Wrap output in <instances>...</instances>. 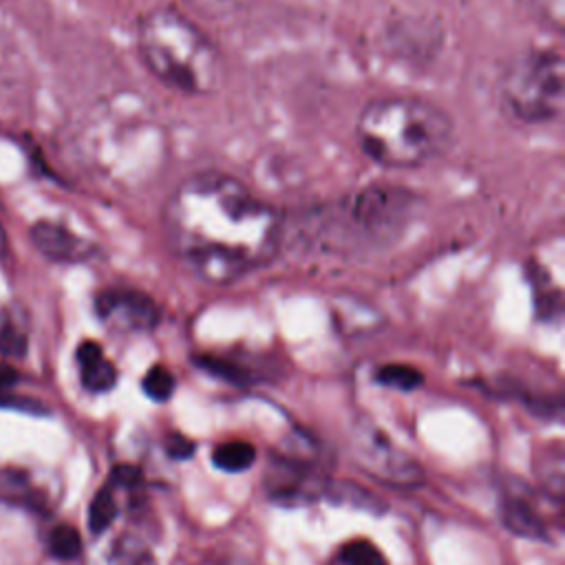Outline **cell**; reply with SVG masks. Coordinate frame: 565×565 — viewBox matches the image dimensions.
Listing matches in <instances>:
<instances>
[{"mask_svg": "<svg viewBox=\"0 0 565 565\" xmlns=\"http://www.w3.org/2000/svg\"><path fill=\"white\" fill-rule=\"evenodd\" d=\"M161 218L174 256L212 285L263 267L282 243L280 212L225 172L185 177L166 199Z\"/></svg>", "mask_w": 565, "mask_h": 565, "instance_id": "obj_1", "label": "cell"}, {"mask_svg": "<svg viewBox=\"0 0 565 565\" xmlns=\"http://www.w3.org/2000/svg\"><path fill=\"white\" fill-rule=\"evenodd\" d=\"M455 135L450 115L413 95H386L369 102L355 124L362 152L386 168H419L446 152Z\"/></svg>", "mask_w": 565, "mask_h": 565, "instance_id": "obj_2", "label": "cell"}, {"mask_svg": "<svg viewBox=\"0 0 565 565\" xmlns=\"http://www.w3.org/2000/svg\"><path fill=\"white\" fill-rule=\"evenodd\" d=\"M137 44L146 68L179 93L212 95L225 79L216 44L177 9H150L139 20Z\"/></svg>", "mask_w": 565, "mask_h": 565, "instance_id": "obj_3", "label": "cell"}, {"mask_svg": "<svg viewBox=\"0 0 565 565\" xmlns=\"http://www.w3.org/2000/svg\"><path fill=\"white\" fill-rule=\"evenodd\" d=\"M417 196L397 185H366L311 216V241L338 254H369L397 243L417 212Z\"/></svg>", "mask_w": 565, "mask_h": 565, "instance_id": "obj_4", "label": "cell"}, {"mask_svg": "<svg viewBox=\"0 0 565 565\" xmlns=\"http://www.w3.org/2000/svg\"><path fill=\"white\" fill-rule=\"evenodd\" d=\"M503 113L525 126L561 119L565 108V62L554 49H530L516 55L499 79Z\"/></svg>", "mask_w": 565, "mask_h": 565, "instance_id": "obj_5", "label": "cell"}, {"mask_svg": "<svg viewBox=\"0 0 565 565\" xmlns=\"http://www.w3.org/2000/svg\"><path fill=\"white\" fill-rule=\"evenodd\" d=\"M351 452L364 472L384 483L413 488L424 481L422 466L364 417H358L351 426Z\"/></svg>", "mask_w": 565, "mask_h": 565, "instance_id": "obj_6", "label": "cell"}, {"mask_svg": "<svg viewBox=\"0 0 565 565\" xmlns=\"http://www.w3.org/2000/svg\"><path fill=\"white\" fill-rule=\"evenodd\" d=\"M97 316L119 331H150L159 324L157 302L130 287H108L95 298Z\"/></svg>", "mask_w": 565, "mask_h": 565, "instance_id": "obj_7", "label": "cell"}, {"mask_svg": "<svg viewBox=\"0 0 565 565\" xmlns=\"http://www.w3.org/2000/svg\"><path fill=\"white\" fill-rule=\"evenodd\" d=\"M29 238L42 258L60 265L86 263L97 254V247L88 238L53 221L33 223L29 230Z\"/></svg>", "mask_w": 565, "mask_h": 565, "instance_id": "obj_8", "label": "cell"}, {"mask_svg": "<svg viewBox=\"0 0 565 565\" xmlns=\"http://www.w3.org/2000/svg\"><path fill=\"white\" fill-rule=\"evenodd\" d=\"M267 494L280 505H305L320 497L316 479L298 461H278V470L267 479Z\"/></svg>", "mask_w": 565, "mask_h": 565, "instance_id": "obj_9", "label": "cell"}, {"mask_svg": "<svg viewBox=\"0 0 565 565\" xmlns=\"http://www.w3.org/2000/svg\"><path fill=\"white\" fill-rule=\"evenodd\" d=\"M77 364H79V377H82V384L86 391L104 393L115 386L117 369L104 355V351L97 342L86 340L77 347Z\"/></svg>", "mask_w": 565, "mask_h": 565, "instance_id": "obj_10", "label": "cell"}, {"mask_svg": "<svg viewBox=\"0 0 565 565\" xmlns=\"http://www.w3.org/2000/svg\"><path fill=\"white\" fill-rule=\"evenodd\" d=\"M503 523L505 527L523 539H547L545 525L541 521V516L536 514V510L519 494H508L505 503H503Z\"/></svg>", "mask_w": 565, "mask_h": 565, "instance_id": "obj_11", "label": "cell"}, {"mask_svg": "<svg viewBox=\"0 0 565 565\" xmlns=\"http://www.w3.org/2000/svg\"><path fill=\"white\" fill-rule=\"evenodd\" d=\"M256 459V450L249 441H225L212 452V463L223 472H243Z\"/></svg>", "mask_w": 565, "mask_h": 565, "instance_id": "obj_12", "label": "cell"}, {"mask_svg": "<svg viewBox=\"0 0 565 565\" xmlns=\"http://www.w3.org/2000/svg\"><path fill=\"white\" fill-rule=\"evenodd\" d=\"M375 380L382 386H388L395 391H413L424 382V375L408 364H384L377 369Z\"/></svg>", "mask_w": 565, "mask_h": 565, "instance_id": "obj_13", "label": "cell"}, {"mask_svg": "<svg viewBox=\"0 0 565 565\" xmlns=\"http://www.w3.org/2000/svg\"><path fill=\"white\" fill-rule=\"evenodd\" d=\"M49 552L62 561H71V558L79 556V552H82L79 532L68 523L55 525L49 534Z\"/></svg>", "mask_w": 565, "mask_h": 565, "instance_id": "obj_14", "label": "cell"}, {"mask_svg": "<svg viewBox=\"0 0 565 565\" xmlns=\"http://www.w3.org/2000/svg\"><path fill=\"white\" fill-rule=\"evenodd\" d=\"M117 516V503L108 488H102L88 505V527L93 534H102Z\"/></svg>", "mask_w": 565, "mask_h": 565, "instance_id": "obj_15", "label": "cell"}, {"mask_svg": "<svg viewBox=\"0 0 565 565\" xmlns=\"http://www.w3.org/2000/svg\"><path fill=\"white\" fill-rule=\"evenodd\" d=\"M143 393L154 402H166L174 393V377L166 366H152L141 380Z\"/></svg>", "mask_w": 565, "mask_h": 565, "instance_id": "obj_16", "label": "cell"}, {"mask_svg": "<svg viewBox=\"0 0 565 565\" xmlns=\"http://www.w3.org/2000/svg\"><path fill=\"white\" fill-rule=\"evenodd\" d=\"M340 561L344 565H388L384 554L369 541H351L342 547L340 552Z\"/></svg>", "mask_w": 565, "mask_h": 565, "instance_id": "obj_17", "label": "cell"}, {"mask_svg": "<svg viewBox=\"0 0 565 565\" xmlns=\"http://www.w3.org/2000/svg\"><path fill=\"white\" fill-rule=\"evenodd\" d=\"M525 9L543 24L561 31L565 24V0H523Z\"/></svg>", "mask_w": 565, "mask_h": 565, "instance_id": "obj_18", "label": "cell"}, {"mask_svg": "<svg viewBox=\"0 0 565 565\" xmlns=\"http://www.w3.org/2000/svg\"><path fill=\"white\" fill-rule=\"evenodd\" d=\"M190 9H194L203 18H227L245 9L252 0H185Z\"/></svg>", "mask_w": 565, "mask_h": 565, "instance_id": "obj_19", "label": "cell"}, {"mask_svg": "<svg viewBox=\"0 0 565 565\" xmlns=\"http://www.w3.org/2000/svg\"><path fill=\"white\" fill-rule=\"evenodd\" d=\"M196 364H199L201 369H205L207 373H212V375H216V377H223V380H227V382H232V384H245V382H249V375H247L243 369H238V366H234V364H230V362H225V360H218V358H199Z\"/></svg>", "mask_w": 565, "mask_h": 565, "instance_id": "obj_20", "label": "cell"}, {"mask_svg": "<svg viewBox=\"0 0 565 565\" xmlns=\"http://www.w3.org/2000/svg\"><path fill=\"white\" fill-rule=\"evenodd\" d=\"M26 351V338L22 331H18L13 324L0 327V353L7 358H20Z\"/></svg>", "mask_w": 565, "mask_h": 565, "instance_id": "obj_21", "label": "cell"}, {"mask_svg": "<svg viewBox=\"0 0 565 565\" xmlns=\"http://www.w3.org/2000/svg\"><path fill=\"white\" fill-rule=\"evenodd\" d=\"M194 450H196L194 441H190L188 437H181V435H170L168 441H166V452H168L172 459H179V461L192 457Z\"/></svg>", "mask_w": 565, "mask_h": 565, "instance_id": "obj_22", "label": "cell"}, {"mask_svg": "<svg viewBox=\"0 0 565 565\" xmlns=\"http://www.w3.org/2000/svg\"><path fill=\"white\" fill-rule=\"evenodd\" d=\"M110 479L113 483L117 486H124V488H135L141 483V470L137 466H130V463H124V466H117L113 468L110 472Z\"/></svg>", "mask_w": 565, "mask_h": 565, "instance_id": "obj_23", "label": "cell"}, {"mask_svg": "<svg viewBox=\"0 0 565 565\" xmlns=\"http://www.w3.org/2000/svg\"><path fill=\"white\" fill-rule=\"evenodd\" d=\"M15 382H18V371L7 362H0V393L11 388Z\"/></svg>", "mask_w": 565, "mask_h": 565, "instance_id": "obj_24", "label": "cell"}, {"mask_svg": "<svg viewBox=\"0 0 565 565\" xmlns=\"http://www.w3.org/2000/svg\"><path fill=\"white\" fill-rule=\"evenodd\" d=\"M7 252H9V241H7V232H4V227L0 225V258H4V256H7Z\"/></svg>", "mask_w": 565, "mask_h": 565, "instance_id": "obj_25", "label": "cell"}]
</instances>
